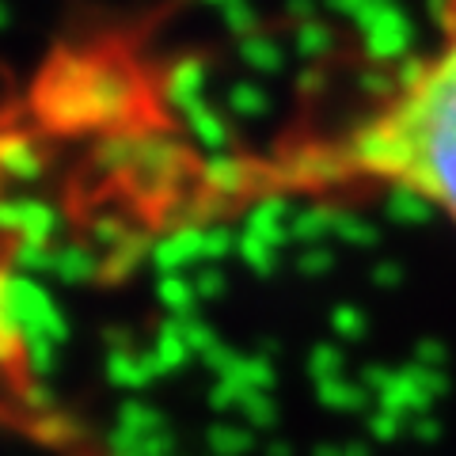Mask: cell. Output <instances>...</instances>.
<instances>
[{"instance_id":"obj_1","label":"cell","mask_w":456,"mask_h":456,"mask_svg":"<svg viewBox=\"0 0 456 456\" xmlns=\"http://www.w3.org/2000/svg\"><path fill=\"white\" fill-rule=\"evenodd\" d=\"M236 191L415 198L456 228V0H434L426 46L331 134L259 156Z\"/></svg>"}]
</instances>
